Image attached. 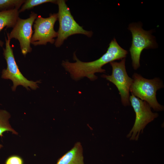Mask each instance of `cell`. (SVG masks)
Segmentation results:
<instances>
[{"label":"cell","instance_id":"obj_1","mask_svg":"<svg viewBox=\"0 0 164 164\" xmlns=\"http://www.w3.org/2000/svg\"><path fill=\"white\" fill-rule=\"evenodd\" d=\"M127 53V51L121 47L114 38L110 43L106 52L99 59L91 62H83L77 58L74 53L73 59L76 61L75 62L63 61L62 65L70 73L72 79L75 80L86 77L94 80L97 78L95 73H105V70L102 68L104 65L114 60L125 58Z\"/></svg>","mask_w":164,"mask_h":164},{"label":"cell","instance_id":"obj_2","mask_svg":"<svg viewBox=\"0 0 164 164\" xmlns=\"http://www.w3.org/2000/svg\"><path fill=\"white\" fill-rule=\"evenodd\" d=\"M130 88L132 95L147 102L151 108L157 111L164 110V107L157 101L156 92L164 87L163 82L158 78L148 79L139 74L134 73Z\"/></svg>","mask_w":164,"mask_h":164},{"label":"cell","instance_id":"obj_3","mask_svg":"<svg viewBox=\"0 0 164 164\" xmlns=\"http://www.w3.org/2000/svg\"><path fill=\"white\" fill-rule=\"evenodd\" d=\"M56 4L58 7L57 15L59 23L57 38L55 42L56 47L60 46L65 39L73 35L82 34L88 37L92 36L91 31L84 30L74 19L65 0H57Z\"/></svg>","mask_w":164,"mask_h":164},{"label":"cell","instance_id":"obj_4","mask_svg":"<svg viewBox=\"0 0 164 164\" xmlns=\"http://www.w3.org/2000/svg\"><path fill=\"white\" fill-rule=\"evenodd\" d=\"M129 101L135 112V119L133 126L126 137L130 140L137 141L146 126L157 118L159 114L152 112L147 102L132 95L130 96Z\"/></svg>","mask_w":164,"mask_h":164},{"label":"cell","instance_id":"obj_5","mask_svg":"<svg viewBox=\"0 0 164 164\" xmlns=\"http://www.w3.org/2000/svg\"><path fill=\"white\" fill-rule=\"evenodd\" d=\"M5 47L3 49V55L6 61L7 67L3 70L2 78L12 80L13 86L12 88L13 91L15 90L18 86L20 85L28 90H29V87L32 90L36 89L38 87L37 83H39L40 81L34 82L29 80L23 75L15 61L13 50L10 45V40L5 37Z\"/></svg>","mask_w":164,"mask_h":164},{"label":"cell","instance_id":"obj_6","mask_svg":"<svg viewBox=\"0 0 164 164\" xmlns=\"http://www.w3.org/2000/svg\"><path fill=\"white\" fill-rule=\"evenodd\" d=\"M128 29L132 35V44L129 51L133 67L136 70L140 66V58L142 51L144 49L155 48L156 43L151 31L143 30L140 24H131Z\"/></svg>","mask_w":164,"mask_h":164},{"label":"cell","instance_id":"obj_7","mask_svg":"<svg viewBox=\"0 0 164 164\" xmlns=\"http://www.w3.org/2000/svg\"><path fill=\"white\" fill-rule=\"evenodd\" d=\"M125 58L119 62H111L112 67L111 75L104 74L102 77L114 84L117 88L121 95V102L125 106L130 105V88L132 79L128 75L125 69Z\"/></svg>","mask_w":164,"mask_h":164},{"label":"cell","instance_id":"obj_8","mask_svg":"<svg viewBox=\"0 0 164 164\" xmlns=\"http://www.w3.org/2000/svg\"><path fill=\"white\" fill-rule=\"evenodd\" d=\"M57 19V13L51 14L46 18L38 16L34 22V32L31 43L34 46L46 45L48 43H53L55 42L54 38L57 36V32L54 28Z\"/></svg>","mask_w":164,"mask_h":164},{"label":"cell","instance_id":"obj_9","mask_svg":"<svg viewBox=\"0 0 164 164\" xmlns=\"http://www.w3.org/2000/svg\"><path fill=\"white\" fill-rule=\"evenodd\" d=\"M37 16V14L32 12L26 19L19 17L10 33H7V37L10 40L15 38L18 40L22 53L24 56L32 50L30 46L33 32L32 28Z\"/></svg>","mask_w":164,"mask_h":164},{"label":"cell","instance_id":"obj_10","mask_svg":"<svg viewBox=\"0 0 164 164\" xmlns=\"http://www.w3.org/2000/svg\"><path fill=\"white\" fill-rule=\"evenodd\" d=\"M56 164H84L81 143H76L70 150L58 159Z\"/></svg>","mask_w":164,"mask_h":164},{"label":"cell","instance_id":"obj_11","mask_svg":"<svg viewBox=\"0 0 164 164\" xmlns=\"http://www.w3.org/2000/svg\"><path fill=\"white\" fill-rule=\"evenodd\" d=\"M19 9L14 8L0 11V32L5 27L13 28L19 18ZM4 43L0 40V46Z\"/></svg>","mask_w":164,"mask_h":164},{"label":"cell","instance_id":"obj_12","mask_svg":"<svg viewBox=\"0 0 164 164\" xmlns=\"http://www.w3.org/2000/svg\"><path fill=\"white\" fill-rule=\"evenodd\" d=\"M11 117L10 114L6 111L0 110V136H3L5 132H10L12 134L18 135V133L11 127L9 119Z\"/></svg>","mask_w":164,"mask_h":164},{"label":"cell","instance_id":"obj_13","mask_svg":"<svg viewBox=\"0 0 164 164\" xmlns=\"http://www.w3.org/2000/svg\"><path fill=\"white\" fill-rule=\"evenodd\" d=\"M24 0H0V10H7L16 8L19 9L25 2Z\"/></svg>","mask_w":164,"mask_h":164},{"label":"cell","instance_id":"obj_14","mask_svg":"<svg viewBox=\"0 0 164 164\" xmlns=\"http://www.w3.org/2000/svg\"><path fill=\"white\" fill-rule=\"evenodd\" d=\"M57 0H25L21 8L19 10V13L34 7L47 2L56 3Z\"/></svg>","mask_w":164,"mask_h":164},{"label":"cell","instance_id":"obj_15","mask_svg":"<svg viewBox=\"0 0 164 164\" xmlns=\"http://www.w3.org/2000/svg\"><path fill=\"white\" fill-rule=\"evenodd\" d=\"M4 164H24V161L20 156L13 155L6 159Z\"/></svg>","mask_w":164,"mask_h":164},{"label":"cell","instance_id":"obj_16","mask_svg":"<svg viewBox=\"0 0 164 164\" xmlns=\"http://www.w3.org/2000/svg\"><path fill=\"white\" fill-rule=\"evenodd\" d=\"M3 147V146L2 145L0 144V149Z\"/></svg>","mask_w":164,"mask_h":164}]
</instances>
